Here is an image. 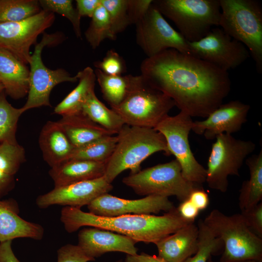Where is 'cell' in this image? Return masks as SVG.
Listing matches in <instances>:
<instances>
[{"instance_id": "1", "label": "cell", "mask_w": 262, "mask_h": 262, "mask_svg": "<svg viewBox=\"0 0 262 262\" xmlns=\"http://www.w3.org/2000/svg\"><path fill=\"white\" fill-rule=\"evenodd\" d=\"M144 80L171 98L180 112L206 118L230 90L228 71L192 55L168 49L144 59Z\"/></svg>"}, {"instance_id": "2", "label": "cell", "mask_w": 262, "mask_h": 262, "mask_svg": "<svg viewBox=\"0 0 262 262\" xmlns=\"http://www.w3.org/2000/svg\"><path fill=\"white\" fill-rule=\"evenodd\" d=\"M60 220L68 233L83 226H90L128 236L136 243L155 244L164 237L195 222L184 219L176 208L162 215L127 214L103 217L84 212L81 208L65 206Z\"/></svg>"}, {"instance_id": "3", "label": "cell", "mask_w": 262, "mask_h": 262, "mask_svg": "<svg viewBox=\"0 0 262 262\" xmlns=\"http://www.w3.org/2000/svg\"><path fill=\"white\" fill-rule=\"evenodd\" d=\"M116 135L117 143L103 176L110 183L126 170L130 174L139 171L141 163L156 152L170 155L164 136L154 128L125 124Z\"/></svg>"}, {"instance_id": "4", "label": "cell", "mask_w": 262, "mask_h": 262, "mask_svg": "<svg viewBox=\"0 0 262 262\" xmlns=\"http://www.w3.org/2000/svg\"><path fill=\"white\" fill-rule=\"evenodd\" d=\"M203 221L223 243L220 262H262V238L249 229L241 213L228 215L213 209Z\"/></svg>"}, {"instance_id": "5", "label": "cell", "mask_w": 262, "mask_h": 262, "mask_svg": "<svg viewBox=\"0 0 262 262\" xmlns=\"http://www.w3.org/2000/svg\"><path fill=\"white\" fill-rule=\"evenodd\" d=\"M175 106L171 98L152 87L141 75H131L125 98L111 109L126 125L154 129Z\"/></svg>"}, {"instance_id": "6", "label": "cell", "mask_w": 262, "mask_h": 262, "mask_svg": "<svg viewBox=\"0 0 262 262\" xmlns=\"http://www.w3.org/2000/svg\"><path fill=\"white\" fill-rule=\"evenodd\" d=\"M219 26L229 36L244 44L262 72V7L256 0H219Z\"/></svg>"}, {"instance_id": "7", "label": "cell", "mask_w": 262, "mask_h": 262, "mask_svg": "<svg viewBox=\"0 0 262 262\" xmlns=\"http://www.w3.org/2000/svg\"><path fill=\"white\" fill-rule=\"evenodd\" d=\"M152 3L189 42L201 39L219 26V0H155Z\"/></svg>"}, {"instance_id": "8", "label": "cell", "mask_w": 262, "mask_h": 262, "mask_svg": "<svg viewBox=\"0 0 262 262\" xmlns=\"http://www.w3.org/2000/svg\"><path fill=\"white\" fill-rule=\"evenodd\" d=\"M122 182L138 195L175 196L180 202L187 199L191 192L201 186L184 179L176 159L130 174Z\"/></svg>"}, {"instance_id": "9", "label": "cell", "mask_w": 262, "mask_h": 262, "mask_svg": "<svg viewBox=\"0 0 262 262\" xmlns=\"http://www.w3.org/2000/svg\"><path fill=\"white\" fill-rule=\"evenodd\" d=\"M208 157L206 181L211 189L226 192L229 176H239L245 160L256 148L251 141L238 139L222 133L215 138Z\"/></svg>"}, {"instance_id": "10", "label": "cell", "mask_w": 262, "mask_h": 262, "mask_svg": "<svg viewBox=\"0 0 262 262\" xmlns=\"http://www.w3.org/2000/svg\"><path fill=\"white\" fill-rule=\"evenodd\" d=\"M63 36L60 33H44L40 42L35 46L29 64V90L28 98L22 107L24 112L42 106H50L49 96L52 89L64 82H74L78 81L77 75L72 76L63 68L50 69L45 66L42 59V51L47 46L56 45Z\"/></svg>"}, {"instance_id": "11", "label": "cell", "mask_w": 262, "mask_h": 262, "mask_svg": "<svg viewBox=\"0 0 262 262\" xmlns=\"http://www.w3.org/2000/svg\"><path fill=\"white\" fill-rule=\"evenodd\" d=\"M193 121L187 114L180 112L174 116L169 115L154 128L164 136L170 155L178 162L183 177L198 185L206 181V169L196 160L189 142Z\"/></svg>"}, {"instance_id": "12", "label": "cell", "mask_w": 262, "mask_h": 262, "mask_svg": "<svg viewBox=\"0 0 262 262\" xmlns=\"http://www.w3.org/2000/svg\"><path fill=\"white\" fill-rule=\"evenodd\" d=\"M135 25L136 43L147 57L168 49L191 55L188 42L167 22L153 3Z\"/></svg>"}, {"instance_id": "13", "label": "cell", "mask_w": 262, "mask_h": 262, "mask_svg": "<svg viewBox=\"0 0 262 262\" xmlns=\"http://www.w3.org/2000/svg\"><path fill=\"white\" fill-rule=\"evenodd\" d=\"M188 45L191 55L226 71L241 65L250 56L244 44L217 27L201 39L188 42Z\"/></svg>"}, {"instance_id": "14", "label": "cell", "mask_w": 262, "mask_h": 262, "mask_svg": "<svg viewBox=\"0 0 262 262\" xmlns=\"http://www.w3.org/2000/svg\"><path fill=\"white\" fill-rule=\"evenodd\" d=\"M54 20V13L42 10L21 21L0 23V49L8 51L25 64H29L31 47Z\"/></svg>"}, {"instance_id": "15", "label": "cell", "mask_w": 262, "mask_h": 262, "mask_svg": "<svg viewBox=\"0 0 262 262\" xmlns=\"http://www.w3.org/2000/svg\"><path fill=\"white\" fill-rule=\"evenodd\" d=\"M89 213L103 217H115L127 214H157L167 213L176 207L168 197L151 195L138 199H125L106 193L102 195L89 205Z\"/></svg>"}, {"instance_id": "16", "label": "cell", "mask_w": 262, "mask_h": 262, "mask_svg": "<svg viewBox=\"0 0 262 262\" xmlns=\"http://www.w3.org/2000/svg\"><path fill=\"white\" fill-rule=\"evenodd\" d=\"M113 189L112 183L104 177L54 187L50 191L38 196L37 206L41 209L54 205L81 208L89 205L99 196L108 193Z\"/></svg>"}, {"instance_id": "17", "label": "cell", "mask_w": 262, "mask_h": 262, "mask_svg": "<svg viewBox=\"0 0 262 262\" xmlns=\"http://www.w3.org/2000/svg\"><path fill=\"white\" fill-rule=\"evenodd\" d=\"M250 106L240 100L221 104L204 120L193 121L192 131L206 139H215L221 134L239 131L247 120Z\"/></svg>"}, {"instance_id": "18", "label": "cell", "mask_w": 262, "mask_h": 262, "mask_svg": "<svg viewBox=\"0 0 262 262\" xmlns=\"http://www.w3.org/2000/svg\"><path fill=\"white\" fill-rule=\"evenodd\" d=\"M136 243L128 236L95 227L82 229L78 234V246L87 256L95 260L110 252L137 254Z\"/></svg>"}, {"instance_id": "19", "label": "cell", "mask_w": 262, "mask_h": 262, "mask_svg": "<svg viewBox=\"0 0 262 262\" xmlns=\"http://www.w3.org/2000/svg\"><path fill=\"white\" fill-rule=\"evenodd\" d=\"M18 213V206L15 200L0 199V242L18 238L41 240L44 234L43 228L23 219Z\"/></svg>"}, {"instance_id": "20", "label": "cell", "mask_w": 262, "mask_h": 262, "mask_svg": "<svg viewBox=\"0 0 262 262\" xmlns=\"http://www.w3.org/2000/svg\"><path fill=\"white\" fill-rule=\"evenodd\" d=\"M198 234L195 222L183 227L155 244L158 256L168 262H182L196 252Z\"/></svg>"}, {"instance_id": "21", "label": "cell", "mask_w": 262, "mask_h": 262, "mask_svg": "<svg viewBox=\"0 0 262 262\" xmlns=\"http://www.w3.org/2000/svg\"><path fill=\"white\" fill-rule=\"evenodd\" d=\"M107 162L69 159L51 167L49 175L54 187L98 179L103 177Z\"/></svg>"}, {"instance_id": "22", "label": "cell", "mask_w": 262, "mask_h": 262, "mask_svg": "<svg viewBox=\"0 0 262 262\" xmlns=\"http://www.w3.org/2000/svg\"><path fill=\"white\" fill-rule=\"evenodd\" d=\"M39 145L45 162L50 167L69 159L75 148L57 121H48L39 137Z\"/></svg>"}, {"instance_id": "23", "label": "cell", "mask_w": 262, "mask_h": 262, "mask_svg": "<svg viewBox=\"0 0 262 262\" xmlns=\"http://www.w3.org/2000/svg\"><path fill=\"white\" fill-rule=\"evenodd\" d=\"M30 70L8 51L0 49V82L5 93L14 99L28 94Z\"/></svg>"}, {"instance_id": "24", "label": "cell", "mask_w": 262, "mask_h": 262, "mask_svg": "<svg viewBox=\"0 0 262 262\" xmlns=\"http://www.w3.org/2000/svg\"><path fill=\"white\" fill-rule=\"evenodd\" d=\"M57 122L75 148L107 136L115 135L93 122L82 112L62 116Z\"/></svg>"}, {"instance_id": "25", "label": "cell", "mask_w": 262, "mask_h": 262, "mask_svg": "<svg viewBox=\"0 0 262 262\" xmlns=\"http://www.w3.org/2000/svg\"><path fill=\"white\" fill-rule=\"evenodd\" d=\"M25 161V150L18 143H0V198L13 189L15 176Z\"/></svg>"}, {"instance_id": "26", "label": "cell", "mask_w": 262, "mask_h": 262, "mask_svg": "<svg viewBox=\"0 0 262 262\" xmlns=\"http://www.w3.org/2000/svg\"><path fill=\"white\" fill-rule=\"evenodd\" d=\"M76 75L78 85L54 108L56 114L62 116L81 113L88 94L94 89L96 77L91 67L87 66Z\"/></svg>"}, {"instance_id": "27", "label": "cell", "mask_w": 262, "mask_h": 262, "mask_svg": "<svg viewBox=\"0 0 262 262\" xmlns=\"http://www.w3.org/2000/svg\"><path fill=\"white\" fill-rule=\"evenodd\" d=\"M246 163L250 177L243 181L239 191V206L241 211L262 201V148L258 154L248 157Z\"/></svg>"}, {"instance_id": "28", "label": "cell", "mask_w": 262, "mask_h": 262, "mask_svg": "<svg viewBox=\"0 0 262 262\" xmlns=\"http://www.w3.org/2000/svg\"><path fill=\"white\" fill-rule=\"evenodd\" d=\"M82 112L93 122L115 134H117L125 125L117 113L98 99L94 89L88 94Z\"/></svg>"}, {"instance_id": "29", "label": "cell", "mask_w": 262, "mask_h": 262, "mask_svg": "<svg viewBox=\"0 0 262 262\" xmlns=\"http://www.w3.org/2000/svg\"><path fill=\"white\" fill-rule=\"evenodd\" d=\"M94 72L104 99L111 108L118 105L127 93L131 75H109L97 68Z\"/></svg>"}, {"instance_id": "30", "label": "cell", "mask_w": 262, "mask_h": 262, "mask_svg": "<svg viewBox=\"0 0 262 262\" xmlns=\"http://www.w3.org/2000/svg\"><path fill=\"white\" fill-rule=\"evenodd\" d=\"M117 141V135L101 138L83 146L75 148L69 159L107 162L114 151Z\"/></svg>"}, {"instance_id": "31", "label": "cell", "mask_w": 262, "mask_h": 262, "mask_svg": "<svg viewBox=\"0 0 262 262\" xmlns=\"http://www.w3.org/2000/svg\"><path fill=\"white\" fill-rule=\"evenodd\" d=\"M23 113L22 107L15 108L8 101L4 91L0 92V143H17V124Z\"/></svg>"}, {"instance_id": "32", "label": "cell", "mask_w": 262, "mask_h": 262, "mask_svg": "<svg viewBox=\"0 0 262 262\" xmlns=\"http://www.w3.org/2000/svg\"><path fill=\"white\" fill-rule=\"evenodd\" d=\"M197 225L199 231L197 250L182 262H208L212 256L221 254L223 250L222 242L214 235L203 220L199 219Z\"/></svg>"}, {"instance_id": "33", "label": "cell", "mask_w": 262, "mask_h": 262, "mask_svg": "<svg viewBox=\"0 0 262 262\" xmlns=\"http://www.w3.org/2000/svg\"><path fill=\"white\" fill-rule=\"evenodd\" d=\"M41 10L36 0H0V23L21 21Z\"/></svg>"}, {"instance_id": "34", "label": "cell", "mask_w": 262, "mask_h": 262, "mask_svg": "<svg viewBox=\"0 0 262 262\" xmlns=\"http://www.w3.org/2000/svg\"><path fill=\"white\" fill-rule=\"evenodd\" d=\"M85 36L93 49H96L106 39L115 40L116 36L112 30L108 14L101 4L96 9Z\"/></svg>"}, {"instance_id": "35", "label": "cell", "mask_w": 262, "mask_h": 262, "mask_svg": "<svg viewBox=\"0 0 262 262\" xmlns=\"http://www.w3.org/2000/svg\"><path fill=\"white\" fill-rule=\"evenodd\" d=\"M39 3L43 10L56 13L65 16L71 22L77 37L81 38V18L71 0H40Z\"/></svg>"}, {"instance_id": "36", "label": "cell", "mask_w": 262, "mask_h": 262, "mask_svg": "<svg viewBox=\"0 0 262 262\" xmlns=\"http://www.w3.org/2000/svg\"><path fill=\"white\" fill-rule=\"evenodd\" d=\"M106 9L115 36L131 25L128 15V0H100Z\"/></svg>"}, {"instance_id": "37", "label": "cell", "mask_w": 262, "mask_h": 262, "mask_svg": "<svg viewBox=\"0 0 262 262\" xmlns=\"http://www.w3.org/2000/svg\"><path fill=\"white\" fill-rule=\"evenodd\" d=\"M94 65L96 68L109 75H122L126 70L124 59L113 49L108 50L102 61L95 62Z\"/></svg>"}, {"instance_id": "38", "label": "cell", "mask_w": 262, "mask_h": 262, "mask_svg": "<svg viewBox=\"0 0 262 262\" xmlns=\"http://www.w3.org/2000/svg\"><path fill=\"white\" fill-rule=\"evenodd\" d=\"M241 214L249 229L262 238V202L241 211Z\"/></svg>"}, {"instance_id": "39", "label": "cell", "mask_w": 262, "mask_h": 262, "mask_svg": "<svg viewBox=\"0 0 262 262\" xmlns=\"http://www.w3.org/2000/svg\"><path fill=\"white\" fill-rule=\"evenodd\" d=\"M57 262H89L95 259L87 256L78 245L66 244L57 251Z\"/></svg>"}, {"instance_id": "40", "label": "cell", "mask_w": 262, "mask_h": 262, "mask_svg": "<svg viewBox=\"0 0 262 262\" xmlns=\"http://www.w3.org/2000/svg\"><path fill=\"white\" fill-rule=\"evenodd\" d=\"M152 0H128V15L130 24H136L145 16Z\"/></svg>"}, {"instance_id": "41", "label": "cell", "mask_w": 262, "mask_h": 262, "mask_svg": "<svg viewBox=\"0 0 262 262\" xmlns=\"http://www.w3.org/2000/svg\"><path fill=\"white\" fill-rule=\"evenodd\" d=\"M188 199L199 211L206 209L210 202L208 195L201 186L194 190Z\"/></svg>"}, {"instance_id": "42", "label": "cell", "mask_w": 262, "mask_h": 262, "mask_svg": "<svg viewBox=\"0 0 262 262\" xmlns=\"http://www.w3.org/2000/svg\"><path fill=\"white\" fill-rule=\"evenodd\" d=\"M77 10L79 16L92 17L100 4V0H77Z\"/></svg>"}, {"instance_id": "43", "label": "cell", "mask_w": 262, "mask_h": 262, "mask_svg": "<svg viewBox=\"0 0 262 262\" xmlns=\"http://www.w3.org/2000/svg\"><path fill=\"white\" fill-rule=\"evenodd\" d=\"M177 209L182 217L192 222H195L199 213L188 199L181 202Z\"/></svg>"}, {"instance_id": "44", "label": "cell", "mask_w": 262, "mask_h": 262, "mask_svg": "<svg viewBox=\"0 0 262 262\" xmlns=\"http://www.w3.org/2000/svg\"><path fill=\"white\" fill-rule=\"evenodd\" d=\"M12 241H7L0 243V262H20L12 250Z\"/></svg>"}, {"instance_id": "45", "label": "cell", "mask_w": 262, "mask_h": 262, "mask_svg": "<svg viewBox=\"0 0 262 262\" xmlns=\"http://www.w3.org/2000/svg\"><path fill=\"white\" fill-rule=\"evenodd\" d=\"M125 262H168L159 256L142 252L140 254L127 255Z\"/></svg>"}, {"instance_id": "46", "label": "cell", "mask_w": 262, "mask_h": 262, "mask_svg": "<svg viewBox=\"0 0 262 262\" xmlns=\"http://www.w3.org/2000/svg\"><path fill=\"white\" fill-rule=\"evenodd\" d=\"M208 262H215L212 260V257L210 258ZM245 262H258L256 261H247Z\"/></svg>"}, {"instance_id": "47", "label": "cell", "mask_w": 262, "mask_h": 262, "mask_svg": "<svg viewBox=\"0 0 262 262\" xmlns=\"http://www.w3.org/2000/svg\"><path fill=\"white\" fill-rule=\"evenodd\" d=\"M4 91L3 85L0 82V92Z\"/></svg>"}, {"instance_id": "48", "label": "cell", "mask_w": 262, "mask_h": 262, "mask_svg": "<svg viewBox=\"0 0 262 262\" xmlns=\"http://www.w3.org/2000/svg\"><path fill=\"white\" fill-rule=\"evenodd\" d=\"M116 262H122V261L121 260H118V261H116Z\"/></svg>"}, {"instance_id": "49", "label": "cell", "mask_w": 262, "mask_h": 262, "mask_svg": "<svg viewBox=\"0 0 262 262\" xmlns=\"http://www.w3.org/2000/svg\"></svg>"}]
</instances>
